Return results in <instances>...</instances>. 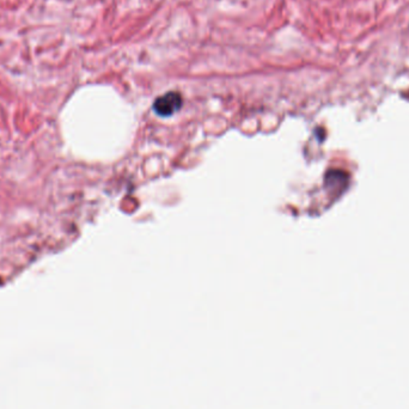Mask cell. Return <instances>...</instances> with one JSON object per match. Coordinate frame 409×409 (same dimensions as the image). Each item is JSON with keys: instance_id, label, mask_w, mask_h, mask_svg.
<instances>
[{"instance_id": "1", "label": "cell", "mask_w": 409, "mask_h": 409, "mask_svg": "<svg viewBox=\"0 0 409 409\" xmlns=\"http://www.w3.org/2000/svg\"><path fill=\"white\" fill-rule=\"evenodd\" d=\"M181 107H182V97H181V95L178 92L175 91H170L168 94L158 97L155 101V104H153L155 112L159 116H163V118L171 116Z\"/></svg>"}]
</instances>
